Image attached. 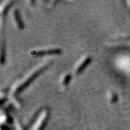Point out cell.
I'll return each instance as SVG.
<instances>
[{
    "label": "cell",
    "instance_id": "cell-4",
    "mask_svg": "<svg viewBox=\"0 0 130 130\" xmlns=\"http://www.w3.org/2000/svg\"><path fill=\"white\" fill-rule=\"evenodd\" d=\"M70 78V77L69 75H66V77H65V78H64V79H63V84L64 85H67L68 82H69V79Z\"/></svg>",
    "mask_w": 130,
    "mask_h": 130
},
{
    "label": "cell",
    "instance_id": "cell-2",
    "mask_svg": "<svg viewBox=\"0 0 130 130\" xmlns=\"http://www.w3.org/2000/svg\"><path fill=\"white\" fill-rule=\"evenodd\" d=\"M60 53L58 49H53V50H43L37 53L39 56H45V55H54V54H58Z\"/></svg>",
    "mask_w": 130,
    "mask_h": 130
},
{
    "label": "cell",
    "instance_id": "cell-1",
    "mask_svg": "<svg viewBox=\"0 0 130 130\" xmlns=\"http://www.w3.org/2000/svg\"><path fill=\"white\" fill-rule=\"evenodd\" d=\"M90 60L91 58L89 57H85V58L83 59V60H81L79 63H78V66H77L75 68L76 74H79L81 71H83L86 66H87V65L90 62Z\"/></svg>",
    "mask_w": 130,
    "mask_h": 130
},
{
    "label": "cell",
    "instance_id": "cell-3",
    "mask_svg": "<svg viewBox=\"0 0 130 130\" xmlns=\"http://www.w3.org/2000/svg\"><path fill=\"white\" fill-rule=\"evenodd\" d=\"M14 19H16V25H17L19 28H22L23 27V25H22V21L21 20V18L20 16L19 15L18 13L17 12H15L14 13Z\"/></svg>",
    "mask_w": 130,
    "mask_h": 130
}]
</instances>
